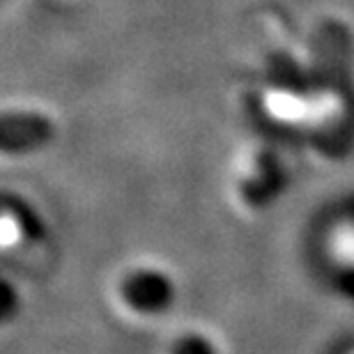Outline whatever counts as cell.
<instances>
[{
    "label": "cell",
    "mask_w": 354,
    "mask_h": 354,
    "mask_svg": "<svg viewBox=\"0 0 354 354\" xmlns=\"http://www.w3.org/2000/svg\"><path fill=\"white\" fill-rule=\"evenodd\" d=\"M58 136V127L39 111H3L0 113V154L28 157L46 150Z\"/></svg>",
    "instance_id": "6da1fadb"
},
{
    "label": "cell",
    "mask_w": 354,
    "mask_h": 354,
    "mask_svg": "<svg viewBox=\"0 0 354 354\" xmlns=\"http://www.w3.org/2000/svg\"><path fill=\"white\" fill-rule=\"evenodd\" d=\"M171 354H221V350L214 343V338H209L203 331H187L173 341Z\"/></svg>",
    "instance_id": "3957f363"
},
{
    "label": "cell",
    "mask_w": 354,
    "mask_h": 354,
    "mask_svg": "<svg viewBox=\"0 0 354 354\" xmlns=\"http://www.w3.org/2000/svg\"><path fill=\"white\" fill-rule=\"evenodd\" d=\"M124 304L140 315H164L177 301V283L159 267H138L120 286Z\"/></svg>",
    "instance_id": "7a4b0ae2"
},
{
    "label": "cell",
    "mask_w": 354,
    "mask_h": 354,
    "mask_svg": "<svg viewBox=\"0 0 354 354\" xmlns=\"http://www.w3.org/2000/svg\"><path fill=\"white\" fill-rule=\"evenodd\" d=\"M21 308H24V297H21L19 288L10 279L0 276V327H7L17 320Z\"/></svg>",
    "instance_id": "277c9868"
}]
</instances>
